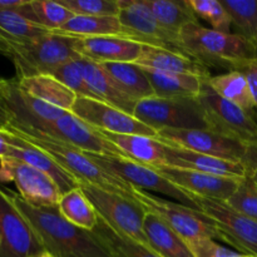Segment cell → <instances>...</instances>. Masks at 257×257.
<instances>
[{
	"instance_id": "obj_31",
	"label": "cell",
	"mask_w": 257,
	"mask_h": 257,
	"mask_svg": "<svg viewBox=\"0 0 257 257\" xmlns=\"http://www.w3.org/2000/svg\"><path fill=\"white\" fill-rule=\"evenodd\" d=\"M143 3L163 28L177 35L185 25L197 22V17L188 7L187 0H143Z\"/></svg>"
},
{
	"instance_id": "obj_36",
	"label": "cell",
	"mask_w": 257,
	"mask_h": 257,
	"mask_svg": "<svg viewBox=\"0 0 257 257\" xmlns=\"http://www.w3.org/2000/svg\"><path fill=\"white\" fill-rule=\"evenodd\" d=\"M187 4L193 14L210 23L212 29L231 33V28L233 27L232 19L221 0H187Z\"/></svg>"
},
{
	"instance_id": "obj_41",
	"label": "cell",
	"mask_w": 257,
	"mask_h": 257,
	"mask_svg": "<svg viewBox=\"0 0 257 257\" xmlns=\"http://www.w3.org/2000/svg\"><path fill=\"white\" fill-rule=\"evenodd\" d=\"M230 70H238V72L245 75L248 87H250L251 94H252L253 103H255V107L257 108V58L237 63Z\"/></svg>"
},
{
	"instance_id": "obj_21",
	"label": "cell",
	"mask_w": 257,
	"mask_h": 257,
	"mask_svg": "<svg viewBox=\"0 0 257 257\" xmlns=\"http://www.w3.org/2000/svg\"><path fill=\"white\" fill-rule=\"evenodd\" d=\"M135 64L153 72L193 74L206 79L211 77L208 67L200 60L186 54L152 45H143L141 55Z\"/></svg>"
},
{
	"instance_id": "obj_24",
	"label": "cell",
	"mask_w": 257,
	"mask_h": 257,
	"mask_svg": "<svg viewBox=\"0 0 257 257\" xmlns=\"http://www.w3.org/2000/svg\"><path fill=\"white\" fill-rule=\"evenodd\" d=\"M79 62L83 68V73H84L88 88L94 94V97L100 102L107 103V104L113 105V107L133 115L137 103L131 99V98H128L127 95L123 94L113 84L112 80L104 73V70L100 68V65L82 57H80Z\"/></svg>"
},
{
	"instance_id": "obj_45",
	"label": "cell",
	"mask_w": 257,
	"mask_h": 257,
	"mask_svg": "<svg viewBox=\"0 0 257 257\" xmlns=\"http://www.w3.org/2000/svg\"><path fill=\"white\" fill-rule=\"evenodd\" d=\"M9 152L10 145H8V143L5 142L4 138H3V136L0 135V158L9 157Z\"/></svg>"
},
{
	"instance_id": "obj_30",
	"label": "cell",
	"mask_w": 257,
	"mask_h": 257,
	"mask_svg": "<svg viewBox=\"0 0 257 257\" xmlns=\"http://www.w3.org/2000/svg\"><path fill=\"white\" fill-rule=\"evenodd\" d=\"M57 207L65 220L83 230L93 231L99 222L94 207L79 187L60 196Z\"/></svg>"
},
{
	"instance_id": "obj_34",
	"label": "cell",
	"mask_w": 257,
	"mask_h": 257,
	"mask_svg": "<svg viewBox=\"0 0 257 257\" xmlns=\"http://www.w3.org/2000/svg\"><path fill=\"white\" fill-rule=\"evenodd\" d=\"M232 19L237 34L247 39L257 35V0H221Z\"/></svg>"
},
{
	"instance_id": "obj_26",
	"label": "cell",
	"mask_w": 257,
	"mask_h": 257,
	"mask_svg": "<svg viewBox=\"0 0 257 257\" xmlns=\"http://www.w3.org/2000/svg\"><path fill=\"white\" fill-rule=\"evenodd\" d=\"M18 84L24 92L53 107L70 112L77 100V94L65 87L62 82L50 74L17 79Z\"/></svg>"
},
{
	"instance_id": "obj_38",
	"label": "cell",
	"mask_w": 257,
	"mask_h": 257,
	"mask_svg": "<svg viewBox=\"0 0 257 257\" xmlns=\"http://www.w3.org/2000/svg\"><path fill=\"white\" fill-rule=\"evenodd\" d=\"M226 202L237 212L257 221V183L247 175Z\"/></svg>"
},
{
	"instance_id": "obj_10",
	"label": "cell",
	"mask_w": 257,
	"mask_h": 257,
	"mask_svg": "<svg viewBox=\"0 0 257 257\" xmlns=\"http://www.w3.org/2000/svg\"><path fill=\"white\" fill-rule=\"evenodd\" d=\"M5 130L10 132L22 133V135L47 136L55 141L73 146L83 152L128 158L119 148L115 147L112 142L103 137L99 131L88 125L72 112L65 113L63 117L54 122L42 123L32 130H14L10 127H7Z\"/></svg>"
},
{
	"instance_id": "obj_8",
	"label": "cell",
	"mask_w": 257,
	"mask_h": 257,
	"mask_svg": "<svg viewBox=\"0 0 257 257\" xmlns=\"http://www.w3.org/2000/svg\"><path fill=\"white\" fill-rule=\"evenodd\" d=\"M135 200L138 201L147 212L162 218L185 242L200 238H220L215 223L202 212L178 202L163 200L147 191L136 188Z\"/></svg>"
},
{
	"instance_id": "obj_18",
	"label": "cell",
	"mask_w": 257,
	"mask_h": 257,
	"mask_svg": "<svg viewBox=\"0 0 257 257\" xmlns=\"http://www.w3.org/2000/svg\"><path fill=\"white\" fill-rule=\"evenodd\" d=\"M0 135L3 136L5 142L10 145L9 157L17 158L22 162L28 163L32 167L42 171L50 178H53L62 195L79 187V182L64 168L60 167L44 151L39 150L32 143L27 142L22 137L14 135V133H10L7 130H0Z\"/></svg>"
},
{
	"instance_id": "obj_29",
	"label": "cell",
	"mask_w": 257,
	"mask_h": 257,
	"mask_svg": "<svg viewBox=\"0 0 257 257\" xmlns=\"http://www.w3.org/2000/svg\"><path fill=\"white\" fill-rule=\"evenodd\" d=\"M53 33L77 38L120 35V33H122V24H120L119 18L118 17H85V15H74L60 29Z\"/></svg>"
},
{
	"instance_id": "obj_6",
	"label": "cell",
	"mask_w": 257,
	"mask_h": 257,
	"mask_svg": "<svg viewBox=\"0 0 257 257\" xmlns=\"http://www.w3.org/2000/svg\"><path fill=\"white\" fill-rule=\"evenodd\" d=\"M79 188L93 205L99 220L117 233L148 246L143 230L147 210L138 201L88 183H79Z\"/></svg>"
},
{
	"instance_id": "obj_13",
	"label": "cell",
	"mask_w": 257,
	"mask_h": 257,
	"mask_svg": "<svg viewBox=\"0 0 257 257\" xmlns=\"http://www.w3.org/2000/svg\"><path fill=\"white\" fill-rule=\"evenodd\" d=\"M0 181L14 182L20 197L35 207H57L62 196L53 178L17 158H0Z\"/></svg>"
},
{
	"instance_id": "obj_5",
	"label": "cell",
	"mask_w": 257,
	"mask_h": 257,
	"mask_svg": "<svg viewBox=\"0 0 257 257\" xmlns=\"http://www.w3.org/2000/svg\"><path fill=\"white\" fill-rule=\"evenodd\" d=\"M133 117L156 132L163 130H208L198 97H152L137 103Z\"/></svg>"
},
{
	"instance_id": "obj_48",
	"label": "cell",
	"mask_w": 257,
	"mask_h": 257,
	"mask_svg": "<svg viewBox=\"0 0 257 257\" xmlns=\"http://www.w3.org/2000/svg\"><path fill=\"white\" fill-rule=\"evenodd\" d=\"M250 40H251V42H252V44L257 48V35H256V37H253L252 39H250Z\"/></svg>"
},
{
	"instance_id": "obj_44",
	"label": "cell",
	"mask_w": 257,
	"mask_h": 257,
	"mask_svg": "<svg viewBox=\"0 0 257 257\" xmlns=\"http://www.w3.org/2000/svg\"><path fill=\"white\" fill-rule=\"evenodd\" d=\"M28 0H0V12L2 10H18Z\"/></svg>"
},
{
	"instance_id": "obj_47",
	"label": "cell",
	"mask_w": 257,
	"mask_h": 257,
	"mask_svg": "<svg viewBox=\"0 0 257 257\" xmlns=\"http://www.w3.org/2000/svg\"><path fill=\"white\" fill-rule=\"evenodd\" d=\"M248 176H250V177L252 178V180L255 181V182L257 183V170H256V171H252V172L248 173Z\"/></svg>"
},
{
	"instance_id": "obj_40",
	"label": "cell",
	"mask_w": 257,
	"mask_h": 257,
	"mask_svg": "<svg viewBox=\"0 0 257 257\" xmlns=\"http://www.w3.org/2000/svg\"><path fill=\"white\" fill-rule=\"evenodd\" d=\"M186 243L193 257H243V253L225 247L213 238H200Z\"/></svg>"
},
{
	"instance_id": "obj_27",
	"label": "cell",
	"mask_w": 257,
	"mask_h": 257,
	"mask_svg": "<svg viewBox=\"0 0 257 257\" xmlns=\"http://www.w3.org/2000/svg\"><path fill=\"white\" fill-rule=\"evenodd\" d=\"M156 97L186 98L198 97L206 78L180 73H161L145 69Z\"/></svg>"
},
{
	"instance_id": "obj_37",
	"label": "cell",
	"mask_w": 257,
	"mask_h": 257,
	"mask_svg": "<svg viewBox=\"0 0 257 257\" xmlns=\"http://www.w3.org/2000/svg\"><path fill=\"white\" fill-rule=\"evenodd\" d=\"M79 59L80 58H77V59L69 60V62L64 63V64L59 65L53 72L52 75L57 78L59 82H62L65 87L69 88L72 92H74L77 97L97 99L94 94L90 92L89 88H88Z\"/></svg>"
},
{
	"instance_id": "obj_23",
	"label": "cell",
	"mask_w": 257,
	"mask_h": 257,
	"mask_svg": "<svg viewBox=\"0 0 257 257\" xmlns=\"http://www.w3.org/2000/svg\"><path fill=\"white\" fill-rule=\"evenodd\" d=\"M99 65L113 84L136 103L155 97L145 69L135 63H102Z\"/></svg>"
},
{
	"instance_id": "obj_3",
	"label": "cell",
	"mask_w": 257,
	"mask_h": 257,
	"mask_svg": "<svg viewBox=\"0 0 257 257\" xmlns=\"http://www.w3.org/2000/svg\"><path fill=\"white\" fill-rule=\"evenodd\" d=\"M0 53L13 62L17 79L52 75L59 65L80 58L74 49V37L57 33L25 43H0Z\"/></svg>"
},
{
	"instance_id": "obj_20",
	"label": "cell",
	"mask_w": 257,
	"mask_h": 257,
	"mask_svg": "<svg viewBox=\"0 0 257 257\" xmlns=\"http://www.w3.org/2000/svg\"><path fill=\"white\" fill-rule=\"evenodd\" d=\"M165 166L196 171V172L207 173L218 177L237 178V180H242L248 175L247 168L242 162H232L222 158L211 157L170 145H167L166 148Z\"/></svg>"
},
{
	"instance_id": "obj_32",
	"label": "cell",
	"mask_w": 257,
	"mask_h": 257,
	"mask_svg": "<svg viewBox=\"0 0 257 257\" xmlns=\"http://www.w3.org/2000/svg\"><path fill=\"white\" fill-rule=\"evenodd\" d=\"M92 232L108 248L112 257H161L148 246L113 231L102 220Z\"/></svg>"
},
{
	"instance_id": "obj_17",
	"label": "cell",
	"mask_w": 257,
	"mask_h": 257,
	"mask_svg": "<svg viewBox=\"0 0 257 257\" xmlns=\"http://www.w3.org/2000/svg\"><path fill=\"white\" fill-rule=\"evenodd\" d=\"M151 167L157 171L166 180L190 195L225 201V202L235 193L241 182V180L237 178L218 177V176L170 167V166H151Z\"/></svg>"
},
{
	"instance_id": "obj_12",
	"label": "cell",
	"mask_w": 257,
	"mask_h": 257,
	"mask_svg": "<svg viewBox=\"0 0 257 257\" xmlns=\"http://www.w3.org/2000/svg\"><path fill=\"white\" fill-rule=\"evenodd\" d=\"M200 212L216 225L220 240L243 255L257 257V221L237 212L227 202L195 196Z\"/></svg>"
},
{
	"instance_id": "obj_11",
	"label": "cell",
	"mask_w": 257,
	"mask_h": 257,
	"mask_svg": "<svg viewBox=\"0 0 257 257\" xmlns=\"http://www.w3.org/2000/svg\"><path fill=\"white\" fill-rule=\"evenodd\" d=\"M118 4L120 8L118 18L122 24L119 37L143 45L165 48L186 54L181 45L180 35L163 28L146 7L143 0H118Z\"/></svg>"
},
{
	"instance_id": "obj_19",
	"label": "cell",
	"mask_w": 257,
	"mask_h": 257,
	"mask_svg": "<svg viewBox=\"0 0 257 257\" xmlns=\"http://www.w3.org/2000/svg\"><path fill=\"white\" fill-rule=\"evenodd\" d=\"M143 44L119 37H74V49L82 58L102 63H135L142 52Z\"/></svg>"
},
{
	"instance_id": "obj_42",
	"label": "cell",
	"mask_w": 257,
	"mask_h": 257,
	"mask_svg": "<svg viewBox=\"0 0 257 257\" xmlns=\"http://www.w3.org/2000/svg\"><path fill=\"white\" fill-rule=\"evenodd\" d=\"M242 163L247 168L248 173L257 170V138L252 142L245 145V155H243Z\"/></svg>"
},
{
	"instance_id": "obj_35",
	"label": "cell",
	"mask_w": 257,
	"mask_h": 257,
	"mask_svg": "<svg viewBox=\"0 0 257 257\" xmlns=\"http://www.w3.org/2000/svg\"><path fill=\"white\" fill-rule=\"evenodd\" d=\"M30 7L34 13L37 24L52 33L57 32L74 17V14L63 7L59 2L30 0Z\"/></svg>"
},
{
	"instance_id": "obj_9",
	"label": "cell",
	"mask_w": 257,
	"mask_h": 257,
	"mask_svg": "<svg viewBox=\"0 0 257 257\" xmlns=\"http://www.w3.org/2000/svg\"><path fill=\"white\" fill-rule=\"evenodd\" d=\"M198 99L202 104L208 130L240 141L243 145L256 140V112H248L220 97L215 90L211 89L206 79L198 94Z\"/></svg>"
},
{
	"instance_id": "obj_1",
	"label": "cell",
	"mask_w": 257,
	"mask_h": 257,
	"mask_svg": "<svg viewBox=\"0 0 257 257\" xmlns=\"http://www.w3.org/2000/svg\"><path fill=\"white\" fill-rule=\"evenodd\" d=\"M9 195L43 248L54 257H112L92 231L70 223L60 215L58 207H35L25 202L19 193Z\"/></svg>"
},
{
	"instance_id": "obj_46",
	"label": "cell",
	"mask_w": 257,
	"mask_h": 257,
	"mask_svg": "<svg viewBox=\"0 0 257 257\" xmlns=\"http://www.w3.org/2000/svg\"><path fill=\"white\" fill-rule=\"evenodd\" d=\"M32 257H54V256H53L52 253L48 252V251H43V252L38 253V255H34V256H32Z\"/></svg>"
},
{
	"instance_id": "obj_50",
	"label": "cell",
	"mask_w": 257,
	"mask_h": 257,
	"mask_svg": "<svg viewBox=\"0 0 257 257\" xmlns=\"http://www.w3.org/2000/svg\"><path fill=\"white\" fill-rule=\"evenodd\" d=\"M0 246H2V238H0Z\"/></svg>"
},
{
	"instance_id": "obj_4",
	"label": "cell",
	"mask_w": 257,
	"mask_h": 257,
	"mask_svg": "<svg viewBox=\"0 0 257 257\" xmlns=\"http://www.w3.org/2000/svg\"><path fill=\"white\" fill-rule=\"evenodd\" d=\"M10 133L19 136L27 142L32 143L33 146L48 153L60 167L64 168L68 173H70L79 183L97 186L103 190L109 191V192L119 193L124 197L135 200L136 188L133 186H131L125 181L114 177L110 173L105 172L102 167L93 162L83 151L43 135Z\"/></svg>"
},
{
	"instance_id": "obj_15",
	"label": "cell",
	"mask_w": 257,
	"mask_h": 257,
	"mask_svg": "<svg viewBox=\"0 0 257 257\" xmlns=\"http://www.w3.org/2000/svg\"><path fill=\"white\" fill-rule=\"evenodd\" d=\"M70 112L97 131L157 138L155 130L143 124L132 114L98 99L78 97Z\"/></svg>"
},
{
	"instance_id": "obj_39",
	"label": "cell",
	"mask_w": 257,
	"mask_h": 257,
	"mask_svg": "<svg viewBox=\"0 0 257 257\" xmlns=\"http://www.w3.org/2000/svg\"><path fill=\"white\" fill-rule=\"evenodd\" d=\"M60 4L74 15L85 17H118V0H60Z\"/></svg>"
},
{
	"instance_id": "obj_22",
	"label": "cell",
	"mask_w": 257,
	"mask_h": 257,
	"mask_svg": "<svg viewBox=\"0 0 257 257\" xmlns=\"http://www.w3.org/2000/svg\"><path fill=\"white\" fill-rule=\"evenodd\" d=\"M100 135L119 148L130 160L146 166H165L167 145L156 137L117 135L99 131Z\"/></svg>"
},
{
	"instance_id": "obj_2",
	"label": "cell",
	"mask_w": 257,
	"mask_h": 257,
	"mask_svg": "<svg viewBox=\"0 0 257 257\" xmlns=\"http://www.w3.org/2000/svg\"><path fill=\"white\" fill-rule=\"evenodd\" d=\"M180 42L188 57L207 67L220 64L231 69L237 63L257 58V48L246 37L210 29L198 22L190 23L181 29Z\"/></svg>"
},
{
	"instance_id": "obj_43",
	"label": "cell",
	"mask_w": 257,
	"mask_h": 257,
	"mask_svg": "<svg viewBox=\"0 0 257 257\" xmlns=\"http://www.w3.org/2000/svg\"><path fill=\"white\" fill-rule=\"evenodd\" d=\"M10 123V114L8 110L7 102L3 95L2 88H0V130H5Z\"/></svg>"
},
{
	"instance_id": "obj_49",
	"label": "cell",
	"mask_w": 257,
	"mask_h": 257,
	"mask_svg": "<svg viewBox=\"0 0 257 257\" xmlns=\"http://www.w3.org/2000/svg\"><path fill=\"white\" fill-rule=\"evenodd\" d=\"M243 257H255V256H251V255H243Z\"/></svg>"
},
{
	"instance_id": "obj_25",
	"label": "cell",
	"mask_w": 257,
	"mask_h": 257,
	"mask_svg": "<svg viewBox=\"0 0 257 257\" xmlns=\"http://www.w3.org/2000/svg\"><path fill=\"white\" fill-rule=\"evenodd\" d=\"M148 246L161 257H193L187 243L165 221L152 212H147L143 222Z\"/></svg>"
},
{
	"instance_id": "obj_7",
	"label": "cell",
	"mask_w": 257,
	"mask_h": 257,
	"mask_svg": "<svg viewBox=\"0 0 257 257\" xmlns=\"http://www.w3.org/2000/svg\"><path fill=\"white\" fill-rule=\"evenodd\" d=\"M84 153L105 172L110 173L119 180L125 181L135 188L147 191V192L153 191V192L162 193L167 197L178 201V203L200 211L196 203L195 196L185 192L177 186L171 183L151 166L142 165L130 158L117 157V156H104L89 152Z\"/></svg>"
},
{
	"instance_id": "obj_28",
	"label": "cell",
	"mask_w": 257,
	"mask_h": 257,
	"mask_svg": "<svg viewBox=\"0 0 257 257\" xmlns=\"http://www.w3.org/2000/svg\"><path fill=\"white\" fill-rule=\"evenodd\" d=\"M206 83L220 97L238 105L248 112H255L252 94L245 75L238 70H230L225 74L215 75L206 79Z\"/></svg>"
},
{
	"instance_id": "obj_14",
	"label": "cell",
	"mask_w": 257,
	"mask_h": 257,
	"mask_svg": "<svg viewBox=\"0 0 257 257\" xmlns=\"http://www.w3.org/2000/svg\"><path fill=\"white\" fill-rule=\"evenodd\" d=\"M157 138L166 145L232 162H242L245 145L211 130L158 131Z\"/></svg>"
},
{
	"instance_id": "obj_16",
	"label": "cell",
	"mask_w": 257,
	"mask_h": 257,
	"mask_svg": "<svg viewBox=\"0 0 257 257\" xmlns=\"http://www.w3.org/2000/svg\"><path fill=\"white\" fill-rule=\"evenodd\" d=\"M0 257H32L45 251L10 198L0 187Z\"/></svg>"
},
{
	"instance_id": "obj_33",
	"label": "cell",
	"mask_w": 257,
	"mask_h": 257,
	"mask_svg": "<svg viewBox=\"0 0 257 257\" xmlns=\"http://www.w3.org/2000/svg\"><path fill=\"white\" fill-rule=\"evenodd\" d=\"M49 33L52 32L25 19L18 10L0 12V43H25Z\"/></svg>"
}]
</instances>
